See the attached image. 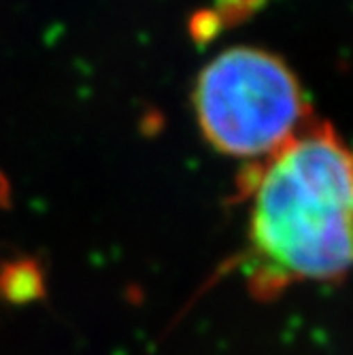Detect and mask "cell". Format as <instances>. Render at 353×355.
I'll use <instances>...</instances> for the list:
<instances>
[{
  "label": "cell",
  "mask_w": 353,
  "mask_h": 355,
  "mask_svg": "<svg viewBox=\"0 0 353 355\" xmlns=\"http://www.w3.org/2000/svg\"><path fill=\"white\" fill-rule=\"evenodd\" d=\"M241 272L260 300L353 272V149L330 125L300 130L262 162Z\"/></svg>",
  "instance_id": "6da1fadb"
},
{
  "label": "cell",
  "mask_w": 353,
  "mask_h": 355,
  "mask_svg": "<svg viewBox=\"0 0 353 355\" xmlns=\"http://www.w3.org/2000/svg\"><path fill=\"white\" fill-rule=\"evenodd\" d=\"M194 109L207 141L228 155L268 157L302 128L307 105L294 73L255 47H234L198 75Z\"/></svg>",
  "instance_id": "7a4b0ae2"
}]
</instances>
